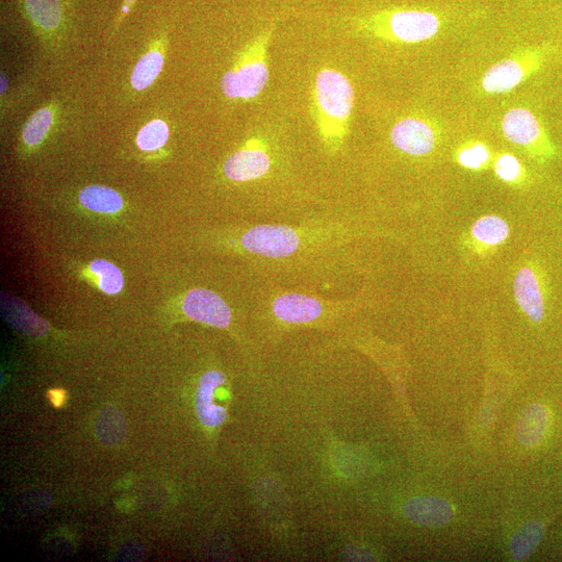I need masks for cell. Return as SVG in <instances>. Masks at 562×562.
Returning <instances> with one entry per match:
<instances>
[{
	"label": "cell",
	"mask_w": 562,
	"mask_h": 562,
	"mask_svg": "<svg viewBox=\"0 0 562 562\" xmlns=\"http://www.w3.org/2000/svg\"><path fill=\"white\" fill-rule=\"evenodd\" d=\"M273 317L292 325L313 323L321 319L330 309L329 303L317 298L286 293L275 297L270 305Z\"/></svg>",
	"instance_id": "9"
},
{
	"label": "cell",
	"mask_w": 562,
	"mask_h": 562,
	"mask_svg": "<svg viewBox=\"0 0 562 562\" xmlns=\"http://www.w3.org/2000/svg\"><path fill=\"white\" fill-rule=\"evenodd\" d=\"M473 237L482 244L495 246L503 243L509 236L507 223L496 216L479 219L472 227Z\"/></svg>",
	"instance_id": "19"
},
{
	"label": "cell",
	"mask_w": 562,
	"mask_h": 562,
	"mask_svg": "<svg viewBox=\"0 0 562 562\" xmlns=\"http://www.w3.org/2000/svg\"><path fill=\"white\" fill-rule=\"evenodd\" d=\"M135 3V0H125V5L123 7L122 13L125 15L130 12L131 6Z\"/></svg>",
	"instance_id": "26"
},
{
	"label": "cell",
	"mask_w": 562,
	"mask_h": 562,
	"mask_svg": "<svg viewBox=\"0 0 562 562\" xmlns=\"http://www.w3.org/2000/svg\"><path fill=\"white\" fill-rule=\"evenodd\" d=\"M224 382V374L215 370L203 374L200 378L196 395V411L201 423L207 427H218L227 418L225 408L214 403L215 392L224 385Z\"/></svg>",
	"instance_id": "12"
},
{
	"label": "cell",
	"mask_w": 562,
	"mask_h": 562,
	"mask_svg": "<svg viewBox=\"0 0 562 562\" xmlns=\"http://www.w3.org/2000/svg\"><path fill=\"white\" fill-rule=\"evenodd\" d=\"M91 272L98 277V287L102 292L115 295L122 291L124 278L121 271L112 263L96 260L90 265Z\"/></svg>",
	"instance_id": "21"
},
{
	"label": "cell",
	"mask_w": 562,
	"mask_h": 562,
	"mask_svg": "<svg viewBox=\"0 0 562 562\" xmlns=\"http://www.w3.org/2000/svg\"><path fill=\"white\" fill-rule=\"evenodd\" d=\"M495 170L501 180L509 184L521 182L525 175L520 161L510 153H503L497 158Z\"/></svg>",
	"instance_id": "24"
},
{
	"label": "cell",
	"mask_w": 562,
	"mask_h": 562,
	"mask_svg": "<svg viewBox=\"0 0 562 562\" xmlns=\"http://www.w3.org/2000/svg\"><path fill=\"white\" fill-rule=\"evenodd\" d=\"M170 137V130L163 120H153L147 123L139 132L137 145L143 151H156L166 145Z\"/></svg>",
	"instance_id": "22"
},
{
	"label": "cell",
	"mask_w": 562,
	"mask_h": 562,
	"mask_svg": "<svg viewBox=\"0 0 562 562\" xmlns=\"http://www.w3.org/2000/svg\"><path fill=\"white\" fill-rule=\"evenodd\" d=\"M491 160V152L487 145L475 141L464 145L457 152V161L462 166L479 170L489 164Z\"/></svg>",
	"instance_id": "23"
},
{
	"label": "cell",
	"mask_w": 562,
	"mask_h": 562,
	"mask_svg": "<svg viewBox=\"0 0 562 562\" xmlns=\"http://www.w3.org/2000/svg\"><path fill=\"white\" fill-rule=\"evenodd\" d=\"M394 146L406 155L422 157L436 148L439 141L437 127L422 117H407L399 120L392 129Z\"/></svg>",
	"instance_id": "8"
},
{
	"label": "cell",
	"mask_w": 562,
	"mask_h": 562,
	"mask_svg": "<svg viewBox=\"0 0 562 562\" xmlns=\"http://www.w3.org/2000/svg\"><path fill=\"white\" fill-rule=\"evenodd\" d=\"M502 131L507 140L525 148L536 160L547 161L555 155L544 126L527 109L509 110L503 117Z\"/></svg>",
	"instance_id": "6"
},
{
	"label": "cell",
	"mask_w": 562,
	"mask_h": 562,
	"mask_svg": "<svg viewBox=\"0 0 562 562\" xmlns=\"http://www.w3.org/2000/svg\"><path fill=\"white\" fill-rule=\"evenodd\" d=\"M353 107L354 90L346 76L335 69H321L312 91V108L319 136L329 152L344 144Z\"/></svg>",
	"instance_id": "1"
},
{
	"label": "cell",
	"mask_w": 562,
	"mask_h": 562,
	"mask_svg": "<svg viewBox=\"0 0 562 562\" xmlns=\"http://www.w3.org/2000/svg\"><path fill=\"white\" fill-rule=\"evenodd\" d=\"M515 295L527 317L540 323L545 317V295L538 274L531 268H522L515 278Z\"/></svg>",
	"instance_id": "11"
},
{
	"label": "cell",
	"mask_w": 562,
	"mask_h": 562,
	"mask_svg": "<svg viewBox=\"0 0 562 562\" xmlns=\"http://www.w3.org/2000/svg\"><path fill=\"white\" fill-rule=\"evenodd\" d=\"M271 167L268 143L265 139L253 137L227 158L223 171L229 181L250 183L265 177Z\"/></svg>",
	"instance_id": "7"
},
{
	"label": "cell",
	"mask_w": 562,
	"mask_h": 562,
	"mask_svg": "<svg viewBox=\"0 0 562 562\" xmlns=\"http://www.w3.org/2000/svg\"><path fill=\"white\" fill-rule=\"evenodd\" d=\"M32 20L42 30L53 31L60 25L62 14L59 0H24Z\"/></svg>",
	"instance_id": "18"
},
{
	"label": "cell",
	"mask_w": 562,
	"mask_h": 562,
	"mask_svg": "<svg viewBox=\"0 0 562 562\" xmlns=\"http://www.w3.org/2000/svg\"><path fill=\"white\" fill-rule=\"evenodd\" d=\"M182 309L191 320L218 328L231 325L233 320L232 311L225 301L206 289L190 291L183 300Z\"/></svg>",
	"instance_id": "10"
},
{
	"label": "cell",
	"mask_w": 562,
	"mask_h": 562,
	"mask_svg": "<svg viewBox=\"0 0 562 562\" xmlns=\"http://www.w3.org/2000/svg\"><path fill=\"white\" fill-rule=\"evenodd\" d=\"M404 514L413 523L426 527H439L448 524L454 515L453 507L438 497H417L408 501Z\"/></svg>",
	"instance_id": "13"
},
{
	"label": "cell",
	"mask_w": 562,
	"mask_h": 562,
	"mask_svg": "<svg viewBox=\"0 0 562 562\" xmlns=\"http://www.w3.org/2000/svg\"><path fill=\"white\" fill-rule=\"evenodd\" d=\"M165 56L159 49H152L137 63L131 78L132 86L137 91L149 88L158 79L163 70Z\"/></svg>",
	"instance_id": "16"
},
{
	"label": "cell",
	"mask_w": 562,
	"mask_h": 562,
	"mask_svg": "<svg viewBox=\"0 0 562 562\" xmlns=\"http://www.w3.org/2000/svg\"><path fill=\"white\" fill-rule=\"evenodd\" d=\"M545 527L541 522H530L524 525L510 542V552L517 561L528 558L541 544Z\"/></svg>",
	"instance_id": "17"
},
{
	"label": "cell",
	"mask_w": 562,
	"mask_h": 562,
	"mask_svg": "<svg viewBox=\"0 0 562 562\" xmlns=\"http://www.w3.org/2000/svg\"><path fill=\"white\" fill-rule=\"evenodd\" d=\"M83 206L100 214H116L123 209L122 197L113 189L104 186H90L80 194Z\"/></svg>",
	"instance_id": "15"
},
{
	"label": "cell",
	"mask_w": 562,
	"mask_h": 562,
	"mask_svg": "<svg viewBox=\"0 0 562 562\" xmlns=\"http://www.w3.org/2000/svg\"><path fill=\"white\" fill-rule=\"evenodd\" d=\"M547 51L527 48L513 57L500 61L484 73L481 88L489 94H502L514 90L544 65Z\"/></svg>",
	"instance_id": "5"
},
{
	"label": "cell",
	"mask_w": 562,
	"mask_h": 562,
	"mask_svg": "<svg viewBox=\"0 0 562 562\" xmlns=\"http://www.w3.org/2000/svg\"><path fill=\"white\" fill-rule=\"evenodd\" d=\"M444 24L441 14L427 9L381 10L355 21L354 28L368 36L403 44H416L436 37Z\"/></svg>",
	"instance_id": "2"
},
{
	"label": "cell",
	"mask_w": 562,
	"mask_h": 562,
	"mask_svg": "<svg viewBox=\"0 0 562 562\" xmlns=\"http://www.w3.org/2000/svg\"><path fill=\"white\" fill-rule=\"evenodd\" d=\"M48 398L56 407H61L66 401V393L63 390H51Z\"/></svg>",
	"instance_id": "25"
},
{
	"label": "cell",
	"mask_w": 562,
	"mask_h": 562,
	"mask_svg": "<svg viewBox=\"0 0 562 562\" xmlns=\"http://www.w3.org/2000/svg\"><path fill=\"white\" fill-rule=\"evenodd\" d=\"M305 232L284 225H257L246 229L240 246L248 254L264 260H287L305 247Z\"/></svg>",
	"instance_id": "4"
},
{
	"label": "cell",
	"mask_w": 562,
	"mask_h": 562,
	"mask_svg": "<svg viewBox=\"0 0 562 562\" xmlns=\"http://www.w3.org/2000/svg\"><path fill=\"white\" fill-rule=\"evenodd\" d=\"M274 25L255 37L242 51L233 69L223 75L221 89L229 99L251 101L269 82L268 49Z\"/></svg>",
	"instance_id": "3"
},
{
	"label": "cell",
	"mask_w": 562,
	"mask_h": 562,
	"mask_svg": "<svg viewBox=\"0 0 562 562\" xmlns=\"http://www.w3.org/2000/svg\"><path fill=\"white\" fill-rule=\"evenodd\" d=\"M53 124L54 111L50 108L39 110L25 123L22 132L23 142L31 147L40 145L48 135Z\"/></svg>",
	"instance_id": "20"
},
{
	"label": "cell",
	"mask_w": 562,
	"mask_h": 562,
	"mask_svg": "<svg viewBox=\"0 0 562 562\" xmlns=\"http://www.w3.org/2000/svg\"><path fill=\"white\" fill-rule=\"evenodd\" d=\"M548 412L541 404L529 405L520 417L517 428V441L525 447L538 445L544 438L548 427Z\"/></svg>",
	"instance_id": "14"
}]
</instances>
